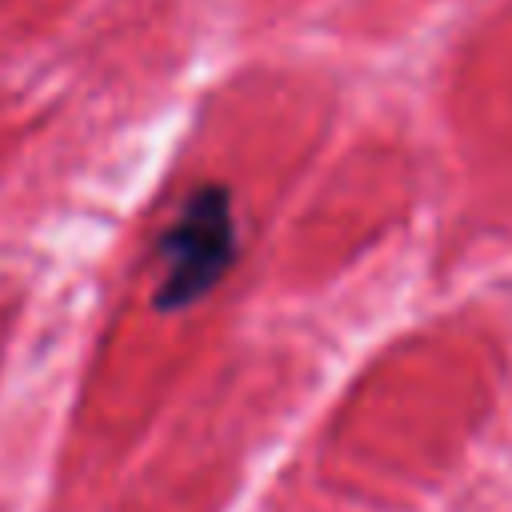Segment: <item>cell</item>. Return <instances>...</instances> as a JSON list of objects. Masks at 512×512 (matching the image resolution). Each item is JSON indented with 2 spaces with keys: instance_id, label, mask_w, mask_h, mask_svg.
Returning <instances> with one entry per match:
<instances>
[{
  "instance_id": "cell-1",
  "label": "cell",
  "mask_w": 512,
  "mask_h": 512,
  "mask_svg": "<svg viewBox=\"0 0 512 512\" xmlns=\"http://www.w3.org/2000/svg\"><path fill=\"white\" fill-rule=\"evenodd\" d=\"M236 220L220 188H200L172 216L168 232L156 244V300L188 304L204 296L216 276L232 264Z\"/></svg>"
}]
</instances>
